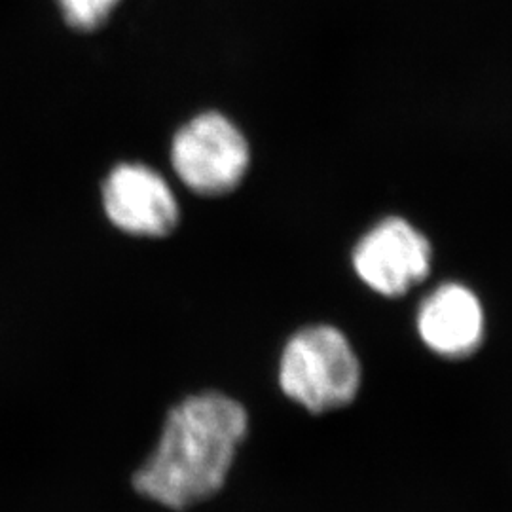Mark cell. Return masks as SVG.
Here are the masks:
<instances>
[{
	"label": "cell",
	"instance_id": "obj_2",
	"mask_svg": "<svg viewBox=\"0 0 512 512\" xmlns=\"http://www.w3.org/2000/svg\"><path fill=\"white\" fill-rule=\"evenodd\" d=\"M283 393L311 414H325L355 401L361 365L348 338L330 325L296 332L279 363Z\"/></svg>",
	"mask_w": 512,
	"mask_h": 512
},
{
	"label": "cell",
	"instance_id": "obj_7",
	"mask_svg": "<svg viewBox=\"0 0 512 512\" xmlns=\"http://www.w3.org/2000/svg\"><path fill=\"white\" fill-rule=\"evenodd\" d=\"M63 19L78 31H95L112 16L120 0H55Z\"/></svg>",
	"mask_w": 512,
	"mask_h": 512
},
{
	"label": "cell",
	"instance_id": "obj_4",
	"mask_svg": "<svg viewBox=\"0 0 512 512\" xmlns=\"http://www.w3.org/2000/svg\"><path fill=\"white\" fill-rule=\"evenodd\" d=\"M353 268L372 291L403 296L429 274L431 245L412 224L389 217L357 243Z\"/></svg>",
	"mask_w": 512,
	"mask_h": 512
},
{
	"label": "cell",
	"instance_id": "obj_1",
	"mask_svg": "<svg viewBox=\"0 0 512 512\" xmlns=\"http://www.w3.org/2000/svg\"><path fill=\"white\" fill-rule=\"evenodd\" d=\"M249 429L245 408L220 393L177 404L158 448L133 478L135 490L169 509H186L217 494Z\"/></svg>",
	"mask_w": 512,
	"mask_h": 512
},
{
	"label": "cell",
	"instance_id": "obj_5",
	"mask_svg": "<svg viewBox=\"0 0 512 512\" xmlns=\"http://www.w3.org/2000/svg\"><path fill=\"white\" fill-rule=\"evenodd\" d=\"M110 222L131 236L162 238L179 222V203L164 177L143 164H120L103 184Z\"/></svg>",
	"mask_w": 512,
	"mask_h": 512
},
{
	"label": "cell",
	"instance_id": "obj_6",
	"mask_svg": "<svg viewBox=\"0 0 512 512\" xmlns=\"http://www.w3.org/2000/svg\"><path fill=\"white\" fill-rule=\"evenodd\" d=\"M418 330L427 348L448 359L473 355L484 336V311L473 291L458 283L440 285L418 313Z\"/></svg>",
	"mask_w": 512,
	"mask_h": 512
},
{
	"label": "cell",
	"instance_id": "obj_3",
	"mask_svg": "<svg viewBox=\"0 0 512 512\" xmlns=\"http://www.w3.org/2000/svg\"><path fill=\"white\" fill-rule=\"evenodd\" d=\"M171 164L179 179L202 196L232 192L251 164L245 135L220 112H203L177 131Z\"/></svg>",
	"mask_w": 512,
	"mask_h": 512
}]
</instances>
